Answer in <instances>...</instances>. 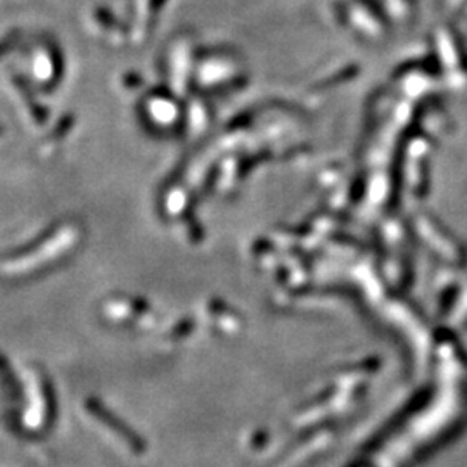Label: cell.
Wrapping results in <instances>:
<instances>
[{
  "instance_id": "cell-1",
  "label": "cell",
  "mask_w": 467,
  "mask_h": 467,
  "mask_svg": "<svg viewBox=\"0 0 467 467\" xmlns=\"http://www.w3.org/2000/svg\"><path fill=\"white\" fill-rule=\"evenodd\" d=\"M18 37H19L18 32H12V33H9V35L6 37L4 40H0V57L4 56V54L8 52V50H11L12 47H14V43H16V40H18Z\"/></svg>"
},
{
  "instance_id": "cell-2",
  "label": "cell",
  "mask_w": 467,
  "mask_h": 467,
  "mask_svg": "<svg viewBox=\"0 0 467 467\" xmlns=\"http://www.w3.org/2000/svg\"><path fill=\"white\" fill-rule=\"evenodd\" d=\"M97 19H99V21H103L104 25H107V26L116 25V19H114L113 16H111V12L104 11V9H101V11H97Z\"/></svg>"
},
{
  "instance_id": "cell-3",
  "label": "cell",
  "mask_w": 467,
  "mask_h": 467,
  "mask_svg": "<svg viewBox=\"0 0 467 467\" xmlns=\"http://www.w3.org/2000/svg\"><path fill=\"white\" fill-rule=\"evenodd\" d=\"M165 2H167V0H151V9L152 11H160V9L163 8Z\"/></svg>"
}]
</instances>
